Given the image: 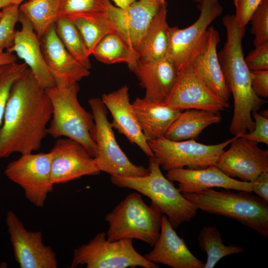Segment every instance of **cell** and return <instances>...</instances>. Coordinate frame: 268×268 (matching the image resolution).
<instances>
[{
	"label": "cell",
	"instance_id": "6da1fadb",
	"mask_svg": "<svg viewBox=\"0 0 268 268\" xmlns=\"http://www.w3.org/2000/svg\"><path fill=\"white\" fill-rule=\"evenodd\" d=\"M52 115L46 89L28 68L10 89L0 128V159L39 149Z\"/></svg>",
	"mask_w": 268,
	"mask_h": 268
},
{
	"label": "cell",
	"instance_id": "7a4b0ae2",
	"mask_svg": "<svg viewBox=\"0 0 268 268\" xmlns=\"http://www.w3.org/2000/svg\"><path fill=\"white\" fill-rule=\"evenodd\" d=\"M222 23L226 40L218 57L234 100L229 132L234 135H240L253 130L252 113L258 111L267 101L257 96L252 88L251 70L246 64L242 48L245 28L238 25L234 15L224 16Z\"/></svg>",
	"mask_w": 268,
	"mask_h": 268
},
{
	"label": "cell",
	"instance_id": "3957f363",
	"mask_svg": "<svg viewBox=\"0 0 268 268\" xmlns=\"http://www.w3.org/2000/svg\"><path fill=\"white\" fill-rule=\"evenodd\" d=\"M148 174L144 176H111L116 186L135 190L148 197L150 205L166 215L172 226L176 229L194 217L198 209L186 199L173 182L162 174L153 157H149Z\"/></svg>",
	"mask_w": 268,
	"mask_h": 268
},
{
	"label": "cell",
	"instance_id": "277c9868",
	"mask_svg": "<svg viewBox=\"0 0 268 268\" xmlns=\"http://www.w3.org/2000/svg\"><path fill=\"white\" fill-rule=\"evenodd\" d=\"M79 90L78 83L46 89L52 106L47 133L54 138L64 137L77 141L94 157L95 122L92 113L80 104L77 97Z\"/></svg>",
	"mask_w": 268,
	"mask_h": 268
},
{
	"label": "cell",
	"instance_id": "5b68a950",
	"mask_svg": "<svg viewBox=\"0 0 268 268\" xmlns=\"http://www.w3.org/2000/svg\"><path fill=\"white\" fill-rule=\"evenodd\" d=\"M198 209L235 219L268 237V202L250 192L233 193L207 189L196 193H182Z\"/></svg>",
	"mask_w": 268,
	"mask_h": 268
},
{
	"label": "cell",
	"instance_id": "8992f818",
	"mask_svg": "<svg viewBox=\"0 0 268 268\" xmlns=\"http://www.w3.org/2000/svg\"><path fill=\"white\" fill-rule=\"evenodd\" d=\"M162 213L145 204L140 193L129 194L105 216L110 241L136 239L153 246L160 233Z\"/></svg>",
	"mask_w": 268,
	"mask_h": 268
},
{
	"label": "cell",
	"instance_id": "52a82bcc",
	"mask_svg": "<svg viewBox=\"0 0 268 268\" xmlns=\"http://www.w3.org/2000/svg\"><path fill=\"white\" fill-rule=\"evenodd\" d=\"M85 265L86 268H127L141 267L158 268L157 264L138 253L133 239L110 241L105 232H99L88 243L73 250L69 268Z\"/></svg>",
	"mask_w": 268,
	"mask_h": 268
},
{
	"label": "cell",
	"instance_id": "ba28073f",
	"mask_svg": "<svg viewBox=\"0 0 268 268\" xmlns=\"http://www.w3.org/2000/svg\"><path fill=\"white\" fill-rule=\"evenodd\" d=\"M95 122L93 138L96 145L94 157L100 171L111 176H144L148 168L132 163L119 145L113 128L107 117V109L99 98L88 100Z\"/></svg>",
	"mask_w": 268,
	"mask_h": 268
},
{
	"label": "cell",
	"instance_id": "9c48e42d",
	"mask_svg": "<svg viewBox=\"0 0 268 268\" xmlns=\"http://www.w3.org/2000/svg\"><path fill=\"white\" fill-rule=\"evenodd\" d=\"M238 135L216 144H204L194 139L175 141L165 137L147 141L153 157L165 171L201 169L215 165L225 148Z\"/></svg>",
	"mask_w": 268,
	"mask_h": 268
},
{
	"label": "cell",
	"instance_id": "30bf717a",
	"mask_svg": "<svg viewBox=\"0 0 268 268\" xmlns=\"http://www.w3.org/2000/svg\"><path fill=\"white\" fill-rule=\"evenodd\" d=\"M198 8L200 14L193 24L183 29L170 27L166 57L178 71L190 65L203 49L207 40L209 26L223 11L220 0H201Z\"/></svg>",
	"mask_w": 268,
	"mask_h": 268
},
{
	"label": "cell",
	"instance_id": "8fae6325",
	"mask_svg": "<svg viewBox=\"0 0 268 268\" xmlns=\"http://www.w3.org/2000/svg\"><path fill=\"white\" fill-rule=\"evenodd\" d=\"M52 154L33 153L22 154L6 166L7 178L19 186L26 199L38 207H42L55 185L51 176Z\"/></svg>",
	"mask_w": 268,
	"mask_h": 268
},
{
	"label": "cell",
	"instance_id": "7c38bea8",
	"mask_svg": "<svg viewBox=\"0 0 268 268\" xmlns=\"http://www.w3.org/2000/svg\"><path fill=\"white\" fill-rule=\"evenodd\" d=\"M6 224L14 256L21 268H57L56 255L43 241L40 231L27 230L23 222L11 210L7 212Z\"/></svg>",
	"mask_w": 268,
	"mask_h": 268
},
{
	"label": "cell",
	"instance_id": "4fadbf2b",
	"mask_svg": "<svg viewBox=\"0 0 268 268\" xmlns=\"http://www.w3.org/2000/svg\"><path fill=\"white\" fill-rule=\"evenodd\" d=\"M164 102L181 111L196 109L219 112L229 106L212 91L191 64L178 70L175 84Z\"/></svg>",
	"mask_w": 268,
	"mask_h": 268
},
{
	"label": "cell",
	"instance_id": "5bb4252c",
	"mask_svg": "<svg viewBox=\"0 0 268 268\" xmlns=\"http://www.w3.org/2000/svg\"><path fill=\"white\" fill-rule=\"evenodd\" d=\"M218 158L215 166L227 176L250 182L260 173L268 172V150L258 143L237 136Z\"/></svg>",
	"mask_w": 268,
	"mask_h": 268
},
{
	"label": "cell",
	"instance_id": "9a60e30c",
	"mask_svg": "<svg viewBox=\"0 0 268 268\" xmlns=\"http://www.w3.org/2000/svg\"><path fill=\"white\" fill-rule=\"evenodd\" d=\"M50 151L54 185L67 183L83 176L96 175L101 172L94 158L81 144L71 139L58 138Z\"/></svg>",
	"mask_w": 268,
	"mask_h": 268
},
{
	"label": "cell",
	"instance_id": "2e32d148",
	"mask_svg": "<svg viewBox=\"0 0 268 268\" xmlns=\"http://www.w3.org/2000/svg\"><path fill=\"white\" fill-rule=\"evenodd\" d=\"M162 4L138 0L121 8L108 0V14L115 32L136 54L151 21Z\"/></svg>",
	"mask_w": 268,
	"mask_h": 268
},
{
	"label": "cell",
	"instance_id": "e0dca14e",
	"mask_svg": "<svg viewBox=\"0 0 268 268\" xmlns=\"http://www.w3.org/2000/svg\"><path fill=\"white\" fill-rule=\"evenodd\" d=\"M40 41L45 63L56 86L67 87L89 75V69L77 62L66 49L56 33L55 24Z\"/></svg>",
	"mask_w": 268,
	"mask_h": 268
},
{
	"label": "cell",
	"instance_id": "ac0fdd59",
	"mask_svg": "<svg viewBox=\"0 0 268 268\" xmlns=\"http://www.w3.org/2000/svg\"><path fill=\"white\" fill-rule=\"evenodd\" d=\"M166 177L178 183L182 193H196L207 189L222 188L251 193L250 182L231 178L215 165L201 169L178 168L167 171Z\"/></svg>",
	"mask_w": 268,
	"mask_h": 268
},
{
	"label": "cell",
	"instance_id": "d6986e66",
	"mask_svg": "<svg viewBox=\"0 0 268 268\" xmlns=\"http://www.w3.org/2000/svg\"><path fill=\"white\" fill-rule=\"evenodd\" d=\"M101 100L111 113L113 128L124 135L131 143L139 147L147 156L152 157L153 153L130 102L127 85L103 94Z\"/></svg>",
	"mask_w": 268,
	"mask_h": 268
},
{
	"label": "cell",
	"instance_id": "ffe728a7",
	"mask_svg": "<svg viewBox=\"0 0 268 268\" xmlns=\"http://www.w3.org/2000/svg\"><path fill=\"white\" fill-rule=\"evenodd\" d=\"M153 246L144 256L151 262L173 268H204V264L191 253L166 215L162 216L160 235Z\"/></svg>",
	"mask_w": 268,
	"mask_h": 268
},
{
	"label": "cell",
	"instance_id": "44dd1931",
	"mask_svg": "<svg viewBox=\"0 0 268 268\" xmlns=\"http://www.w3.org/2000/svg\"><path fill=\"white\" fill-rule=\"evenodd\" d=\"M21 27L16 30L13 46L6 51L15 53L31 70L39 85L46 89L56 86L45 63L40 41L29 20L19 12Z\"/></svg>",
	"mask_w": 268,
	"mask_h": 268
},
{
	"label": "cell",
	"instance_id": "7402d4cb",
	"mask_svg": "<svg viewBox=\"0 0 268 268\" xmlns=\"http://www.w3.org/2000/svg\"><path fill=\"white\" fill-rule=\"evenodd\" d=\"M129 68L134 73L139 84L145 89L144 97L158 101H164L167 98L175 84L178 71L166 57L152 61L138 58Z\"/></svg>",
	"mask_w": 268,
	"mask_h": 268
},
{
	"label": "cell",
	"instance_id": "603a6c76",
	"mask_svg": "<svg viewBox=\"0 0 268 268\" xmlns=\"http://www.w3.org/2000/svg\"><path fill=\"white\" fill-rule=\"evenodd\" d=\"M220 40L218 31L213 26L209 27L206 45L191 64L212 91L222 100L228 102L231 93L217 52Z\"/></svg>",
	"mask_w": 268,
	"mask_h": 268
},
{
	"label": "cell",
	"instance_id": "cb8c5ba5",
	"mask_svg": "<svg viewBox=\"0 0 268 268\" xmlns=\"http://www.w3.org/2000/svg\"><path fill=\"white\" fill-rule=\"evenodd\" d=\"M132 105L147 141L164 137L169 127L182 111L164 101L137 97Z\"/></svg>",
	"mask_w": 268,
	"mask_h": 268
},
{
	"label": "cell",
	"instance_id": "d4e9b609",
	"mask_svg": "<svg viewBox=\"0 0 268 268\" xmlns=\"http://www.w3.org/2000/svg\"><path fill=\"white\" fill-rule=\"evenodd\" d=\"M221 120L219 112L186 109L172 123L164 137L175 141L196 139L205 128Z\"/></svg>",
	"mask_w": 268,
	"mask_h": 268
},
{
	"label": "cell",
	"instance_id": "484cf974",
	"mask_svg": "<svg viewBox=\"0 0 268 268\" xmlns=\"http://www.w3.org/2000/svg\"><path fill=\"white\" fill-rule=\"evenodd\" d=\"M167 7V2L162 4L151 21L137 51L139 59L152 61L166 57L170 29Z\"/></svg>",
	"mask_w": 268,
	"mask_h": 268
},
{
	"label": "cell",
	"instance_id": "4316f807",
	"mask_svg": "<svg viewBox=\"0 0 268 268\" xmlns=\"http://www.w3.org/2000/svg\"><path fill=\"white\" fill-rule=\"evenodd\" d=\"M60 0H26L19 12L30 22L39 40L59 18Z\"/></svg>",
	"mask_w": 268,
	"mask_h": 268
},
{
	"label": "cell",
	"instance_id": "83f0119b",
	"mask_svg": "<svg viewBox=\"0 0 268 268\" xmlns=\"http://www.w3.org/2000/svg\"><path fill=\"white\" fill-rule=\"evenodd\" d=\"M99 61L106 64L124 63L129 67L139 58L116 32L108 34L97 44L92 54Z\"/></svg>",
	"mask_w": 268,
	"mask_h": 268
},
{
	"label": "cell",
	"instance_id": "f1b7e54d",
	"mask_svg": "<svg viewBox=\"0 0 268 268\" xmlns=\"http://www.w3.org/2000/svg\"><path fill=\"white\" fill-rule=\"evenodd\" d=\"M198 241L201 250L207 255L204 268H213L224 257L244 251V248L234 244L224 245L221 234L215 226L203 227L199 233Z\"/></svg>",
	"mask_w": 268,
	"mask_h": 268
},
{
	"label": "cell",
	"instance_id": "f546056e",
	"mask_svg": "<svg viewBox=\"0 0 268 268\" xmlns=\"http://www.w3.org/2000/svg\"><path fill=\"white\" fill-rule=\"evenodd\" d=\"M56 33L68 53L82 66L91 67L85 45L74 24L70 21L59 17L55 23Z\"/></svg>",
	"mask_w": 268,
	"mask_h": 268
},
{
	"label": "cell",
	"instance_id": "4dcf8cb0",
	"mask_svg": "<svg viewBox=\"0 0 268 268\" xmlns=\"http://www.w3.org/2000/svg\"><path fill=\"white\" fill-rule=\"evenodd\" d=\"M71 22L79 31L89 56L104 36L115 32L108 12L95 16L77 18Z\"/></svg>",
	"mask_w": 268,
	"mask_h": 268
},
{
	"label": "cell",
	"instance_id": "1f68e13d",
	"mask_svg": "<svg viewBox=\"0 0 268 268\" xmlns=\"http://www.w3.org/2000/svg\"><path fill=\"white\" fill-rule=\"evenodd\" d=\"M108 0H60L59 17L70 21L108 12Z\"/></svg>",
	"mask_w": 268,
	"mask_h": 268
},
{
	"label": "cell",
	"instance_id": "d6a6232c",
	"mask_svg": "<svg viewBox=\"0 0 268 268\" xmlns=\"http://www.w3.org/2000/svg\"><path fill=\"white\" fill-rule=\"evenodd\" d=\"M27 69V66L24 63L15 62L0 66V128L11 86Z\"/></svg>",
	"mask_w": 268,
	"mask_h": 268
},
{
	"label": "cell",
	"instance_id": "836d02e7",
	"mask_svg": "<svg viewBox=\"0 0 268 268\" xmlns=\"http://www.w3.org/2000/svg\"><path fill=\"white\" fill-rule=\"evenodd\" d=\"M0 18V53L11 48L14 43L16 31L15 27L18 22L19 5H11L1 9Z\"/></svg>",
	"mask_w": 268,
	"mask_h": 268
},
{
	"label": "cell",
	"instance_id": "e575fe53",
	"mask_svg": "<svg viewBox=\"0 0 268 268\" xmlns=\"http://www.w3.org/2000/svg\"><path fill=\"white\" fill-rule=\"evenodd\" d=\"M250 21L252 24L251 33L254 36V46L268 42V0H261Z\"/></svg>",
	"mask_w": 268,
	"mask_h": 268
},
{
	"label": "cell",
	"instance_id": "d590c367",
	"mask_svg": "<svg viewBox=\"0 0 268 268\" xmlns=\"http://www.w3.org/2000/svg\"><path fill=\"white\" fill-rule=\"evenodd\" d=\"M265 114L258 113L257 111L252 113L255 126L253 130L250 132L245 133L240 135V137L255 141L257 143H264L268 144V117Z\"/></svg>",
	"mask_w": 268,
	"mask_h": 268
},
{
	"label": "cell",
	"instance_id": "8d00e7d4",
	"mask_svg": "<svg viewBox=\"0 0 268 268\" xmlns=\"http://www.w3.org/2000/svg\"><path fill=\"white\" fill-rule=\"evenodd\" d=\"M245 61L250 70H268V42L255 47Z\"/></svg>",
	"mask_w": 268,
	"mask_h": 268
},
{
	"label": "cell",
	"instance_id": "74e56055",
	"mask_svg": "<svg viewBox=\"0 0 268 268\" xmlns=\"http://www.w3.org/2000/svg\"><path fill=\"white\" fill-rule=\"evenodd\" d=\"M261 0H233L235 14L234 15L238 25L245 28L251 17Z\"/></svg>",
	"mask_w": 268,
	"mask_h": 268
},
{
	"label": "cell",
	"instance_id": "f35d334b",
	"mask_svg": "<svg viewBox=\"0 0 268 268\" xmlns=\"http://www.w3.org/2000/svg\"><path fill=\"white\" fill-rule=\"evenodd\" d=\"M251 86L260 98L268 97V70H251Z\"/></svg>",
	"mask_w": 268,
	"mask_h": 268
},
{
	"label": "cell",
	"instance_id": "ab89813d",
	"mask_svg": "<svg viewBox=\"0 0 268 268\" xmlns=\"http://www.w3.org/2000/svg\"><path fill=\"white\" fill-rule=\"evenodd\" d=\"M252 191L268 202V172H263L250 182Z\"/></svg>",
	"mask_w": 268,
	"mask_h": 268
},
{
	"label": "cell",
	"instance_id": "60d3db41",
	"mask_svg": "<svg viewBox=\"0 0 268 268\" xmlns=\"http://www.w3.org/2000/svg\"><path fill=\"white\" fill-rule=\"evenodd\" d=\"M16 56L13 53L7 51L0 53V66L15 63Z\"/></svg>",
	"mask_w": 268,
	"mask_h": 268
},
{
	"label": "cell",
	"instance_id": "b9f144b4",
	"mask_svg": "<svg viewBox=\"0 0 268 268\" xmlns=\"http://www.w3.org/2000/svg\"><path fill=\"white\" fill-rule=\"evenodd\" d=\"M26 0H0V10L3 7L11 5H19Z\"/></svg>",
	"mask_w": 268,
	"mask_h": 268
},
{
	"label": "cell",
	"instance_id": "7bdbcfd3",
	"mask_svg": "<svg viewBox=\"0 0 268 268\" xmlns=\"http://www.w3.org/2000/svg\"><path fill=\"white\" fill-rule=\"evenodd\" d=\"M116 5L121 8H125L134 2L138 0H112Z\"/></svg>",
	"mask_w": 268,
	"mask_h": 268
},
{
	"label": "cell",
	"instance_id": "ee69618b",
	"mask_svg": "<svg viewBox=\"0 0 268 268\" xmlns=\"http://www.w3.org/2000/svg\"><path fill=\"white\" fill-rule=\"evenodd\" d=\"M159 4H164L167 2L165 0H145Z\"/></svg>",
	"mask_w": 268,
	"mask_h": 268
},
{
	"label": "cell",
	"instance_id": "f6af8a7d",
	"mask_svg": "<svg viewBox=\"0 0 268 268\" xmlns=\"http://www.w3.org/2000/svg\"><path fill=\"white\" fill-rule=\"evenodd\" d=\"M201 0H194V1H196V2H197L198 3H199L200 1H201Z\"/></svg>",
	"mask_w": 268,
	"mask_h": 268
},
{
	"label": "cell",
	"instance_id": "bcb514c9",
	"mask_svg": "<svg viewBox=\"0 0 268 268\" xmlns=\"http://www.w3.org/2000/svg\"><path fill=\"white\" fill-rule=\"evenodd\" d=\"M1 14H2V12H1V10H0V18L1 16Z\"/></svg>",
	"mask_w": 268,
	"mask_h": 268
},
{
	"label": "cell",
	"instance_id": "7dc6e473",
	"mask_svg": "<svg viewBox=\"0 0 268 268\" xmlns=\"http://www.w3.org/2000/svg\"></svg>",
	"mask_w": 268,
	"mask_h": 268
}]
</instances>
